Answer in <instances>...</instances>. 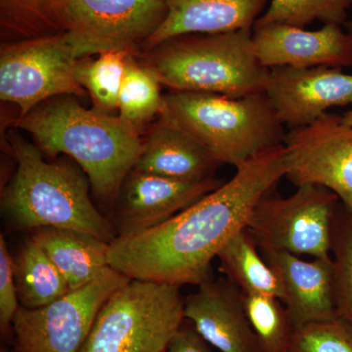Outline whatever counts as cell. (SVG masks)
<instances>
[{"mask_svg":"<svg viewBox=\"0 0 352 352\" xmlns=\"http://www.w3.org/2000/svg\"><path fill=\"white\" fill-rule=\"evenodd\" d=\"M286 175L284 145L264 150L236 168L230 180L151 229L117 237L109 266L129 279L200 286L233 236L247 228L256 204Z\"/></svg>","mask_w":352,"mask_h":352,"instance_id":"6da1fadb","label":"cell"},{"mask_svg":"<svg viewBox=\"0 0 352 352\" xmlns=\"http://www.w3.org/2000/svg\"><path fill=\"white\" fill-rule=\"evenodd\" d=\"M9 126L29 132L44 154L71 157L105 205H115L144 146L135 126L119 116L85 108L71 95L43 102Z\"/></svg>","mask_w":352,"mask_h":352,"instance_id":"7a4b0ae2","label":"cell"},{"mask_svg":"<svg viewBox=\"0 0 352 352\" xmlns=\"http://www.w3.org/2000/svg\"><path fill=\"white\" fill-rule=\"evenodd\" d=\"M7 143L17 164L1 195L2 214L11 228L72 229L108 244L116 240L117 231L92 203L89 180L80 166L46 162L36 146L14 131L7 134Z\"/></svg>","mask_w":352,"mask_h":352,"instance_id":"3957f363","label":"cell"},{"mask_svg":"<svg viewBox=\"0 0 352 352\" xmlns=\"http://www.w3.org/2000/svg\"><path fill=\"white\" fill-rule=\"evenodd\" d=\"M186 132L219 164L238 166L284 143V124L265 92L240 98L170 91L160 115Z\"/></svg>","mask_w":352,"mask_h":352,"instance_id":"277c9868","label":"cell"},{"mask_svg":"<svg viewBox=\"0 0 352 352\" xmlns=\"http://www.w3.org/2000/svg\"><path fill=\"white\" fill-rule=\"evenodd\" d=\"M140 54L171 91L240 98L265 91L270 75L254 54L252 29L184 34Z\"/></svg>","mask_w":352,"mask_h":352,"instance_id":"5b68a950","label":"cell"},{"mask_svg":"<svg viewBox=\"0 0 352 352\" xmlns=\"http://www.w3.org/2000/svg\"><path fill=\"white\" fill-rule=\"evenodd\" d=\"M184 320L179 286L131 279L99 310L80 352H166Z\"/></svg>","mask_w":352,"mask_h":352,"instance_id":"8992f818","label":"cell"},{"mask_svg":"<svg viewBox=\"0 0 352 352\" xmlns=\"http://www.w3.org/2000/svg\"><path fill=\"white\" fill-rule=\"evenodd\" d=\"M339 197L317 185H302L283 198L268 192L248 222L261 252H280L312 258H332L333 215Z\"/></svg>","mask_w":352,"mask_h":352,"instance_id":"52a82bcc","label":"cell"},{"mask_svg":"<svg viewBox=\"0 0 352 352\" xmlns=\"http://www.w3.org/2000/svg\"><path fill=\"white\" fill-rule=\"evenodd\" d=\"M78 61L65 32L2 43L0 99L15 104L18 117H24L55 97H83L87 91L76 78Z\"/></svg>","mask_w":352,"mask_h":352,"instance_id":"ba28073f","label":"cell"},{"mask_svg":"<svg viewBox=\"0 0 352 352\" xmlns=\"http://www.w3.org/2000/svg\"><path fill=\"white\" fill-rule=\"evenodd\" d=\"M131 281L108 267L82 288L45 307H20L12 322L16 352H80L109 296Z\"/></svg>","mask_w":352,"mask_h":352,"instance_id":"9c48e42d","label":"cell"},{"mask_svg":"<svg viewBox=\"0 0 352 352\" xmlns=\"http://www.w3.org/2000/svg\"><path fill=\"white\" fill-rule=\"evenodd\" d=\"M166 15L164 0H69L65 34L76 59L110 51L136 56Z\"/></svg>","mask_w":352,"mask_h":352,"instance_id":"30bf717a","label":"cell"},{"mask_svg":"<svg viewBox=\"0 0 352 352\" xmlns=\"http://www.w3.org/2000/svg\"><path fill=\"white\" fill-rule=\"evenodd\" d=\"M283 145L285 177L296 187L330 190L352 214V126L342 116L326 113L307 126L291 129Z\"/></svg>","mask_w":352,"mask_h":352,"instance_id":"8fae6325","label":"cell"},{"mask_svg":"<svg viewBox=\"0 0 352 352\" xmlns=\"http://www.w3.org/2000/svg\"><path fill=\"white\" fill-rule=\"evenodd\" d=\"M224 182L215 178L182 182L132 170L115 203L118 237L144 232L197 203Z\"/></svg>","mask_w":352,"mask_h":352,"instance_id":"7c38bea8","label":"cell"},{"mask_svg":"<svg viewBox=\"0 0 352 352\" xmlns=\"http://www.w3.org/2000/svg\"><path fill=\"white\" fill-rule=\"evenodd\" d=\"M265 94L282 124L307 126L329 109L352 104V75L329 67L270 69Z\"/></svg>","mask_w":352,"mask_h":352,"instance_id":"4fadbf2b","label":"cell"},{"mask_svg":"<svg viewBox=\"0 0 352 352\" xmlns=\"http://www.w3.org/2000/svg\"><path fill=\"white\" fill-rule=\"evenodd\" d=\"M254 54L265 68H352V34L329 24L317 31L294 25H254Z\"/></svg>","mask_w":352,"mask_h":352,"instance_id":"5bb4252c","label":"cell"},{"mask_svg":"<svg viewBox=\"0 0 352 352\" xmlns=\"http://www.w3.org/2000/svg\"><path fill=\"white\" fill-rule=\"evenodd\" d=\"M184 319L220 352H258L242 292L226 278H212L184 298Z\"/></svg>","mask_w":352,"mask_h":352,"instance_id":"9a60e30c","label":"cell"},{"mask_svg":"<svg viewBox=\"0 0 352 352\" xmlns=\"http://www.w3.org/2000/svg\"><path fill=\"white\" fill-rule=\"evenodd\" d=\"M261 252L281 280V302L296 330L307 324L337 318L333 258L305 261L287 252Z\"/></svg>","mask_w":352,"mask_h":352,"instance_id":"2e32d148","label":"cell"},{"mask_svg":"<svg viewBox=\"0 0 352 352\" xmlns=\"http://www.w3.org/2000/svg\"><path fill=\"white\" fill-rule=\"evenodd\" d=\"M168 15L142 52L175 36L252 29L268 0H164Z\"/></svg>","mask_w":352,"mask_h":352,"instance_id":"e0dca14e","label":"cell"},{"mask_svg":"<svg viewBox=\"0 0 352 352\" xmlns=\"http://www.w3.org/2000/svg\"><path fill=\"white\" fill-rule=\"evenodd\" d=\"M219 164L186 132L159 116L133 170L182 182L212 178Z\"/></svg>","mask_w":352,"mask_h":352,"instance_id":"ac0fdd59","label":"cell"},{"mask_svg":"<svg viewBox=\"0 0 352 352\" xmlns=\"http://www.w3.org/2000/svg\"><path fill=\"white\" fill-rule=\"evenodd\" d=\"M36 241L63 275L69 291L82 288L109 266L110 244L90 234L72 229L44 227L32 231Z\"/></svg>","mask_w":352,"mask_h":352,"instance_id":"d6986e66","label":"cell"},{"mask_svg":"<svg viewBox=\"0 0 352 352\" xmlns=\"http://www.w3.org/2000/svg\"><path fill=\"white\" fill-rule=\"evenodd\" d=\"M217 258L219 270L242 293L283 300L281 280L264 259L248 228L233 236L220 250Z\"/></svg>","mask_w":352,"mask_h":352,"instance_id":"ffe728a7","label":"cell"},{"mask_svg":"<svg viewBox=\"0 0 352 352\" xmlns=\"http://www.w3.org/2000/svg\"><path fill=\"white\" fill-rule=\"evenodd\" d=\"M13 271L21 307H45L71 292L63 275L32 237L14 256Z\"/></svg>","mask_w":352,"mask_h":352,"instance_id":"44dd1931","label":"cell"},{"mask_svg":"<svg viewBox=\"0 0 352 352\" xmlns=\"http://www.w3.org/2000/svg\"><path fill=\"white\" fill-rule=\"evenodd\" d=\"M69 0H0L2 43L62 34Z\"/></svg>","mask_w":352,"mask_h":352,"instance_id":"7402d4cb","label":"cell"},{"mask_svg":"<svg viewBox=\"0 0 352 352\" xmlns=\"http://www.w3.org/2000/svg\"><path fill=\"white\" fill-rule=\"evenodd\" d=\"M133 55L129 51H110L95 60L78 59L76 80L91 97L94 109L109 113L117 110L127 64Z\"/></svg>","mask_w":352,"mask_h":352,"instance_id":"603a6c76","label":"cell"},{"mask_svg":"<svg viewBox=\"0 0 352 352\" xmlns=\"http://www.w3.org/2000/svg\"><path fill=\"white\" fill-rule=\"evenodd\" d=\"M161 82L147 65L131 56L119 95L120 119L142 131L144 124L160 115L163 96Z\"/></svg>","mask_w":352,"mask_h":352,"instance_id":"cb8c5ba5","label":"cell"},{"mask_svg":"<svg viewBox=\"0 0 352 352\" xmlns=\"http://www.w3.org/2000/svg\"><path fill=\"white\" fill-rule=\"evenodd\" d=\"M245 315L258 352H289L296 329L279 298L242 293Z\"/></svg>","mask_w":352,"mask_h":352,"instance_id":"d4e9b609","label":"cell"},{"mask_svg":"<svg viewBox=\"0 0 352 352\" xmlns=\"http://www.w3.org/2000/svg\"><path fill=\"white\" fill-rule=\"evenodd\" d=\"M352 0H271L254 25L281 24L303 28L315 20L325 25H344Z\"/></svg>","mask_w":352,"mask_h":352,"instance_id":"484cf974","label":"cell"},{"mask_svg":"<svg viewBox=\"0 0 352 352\" xmlns=\"http://www.w3.org/2000/svg\"><path fill=\"white\" fill-rule=\"evenodd\" d=\"M332 258L338 317L352 326V214L342 203L333 215Z\"/></svg>","mask_w":352,"mask_h":352,"instance_id":"4316f807","label":"cell"},{"mask_svg":"<svg viewBox=\"0 0 352 352\" xmlns=\"http://www.w3.org/2000/svg\"><path fill=\"white\" fill-rule=\"evenodd\" d=\"M289 352H352V326L340 317L296 329Z\"/></svg>","mask_w":352,"mask_h":352,"instance_id":"83f0119b","label":"cell"},{"mask_svg":"<svg viewBox=\"0 0 352 352\" xmlns=\"http://www.w3.org/2000/svg\"><path fill=\"white\" fill-rule=\"evenodd\" d=\"M21 305L14 278L13 258L9 254L4 236H0V329L6 333Z\"/></svg>","mask_w":352,"mask_h":352,"instance_id":"f1b7e54d","label":"cell"},{"mask_svg":"<svg viewBox=\"0 0 352 352\" xmlns=\"http://www.w3.org/2000/svg\"><path fill=\"white\" fill-rule=\"evenodd\" d=\"M185 321V320H184ZM190 323V322H189ZM166 352H212L208 344L200 333L197 332L191 323L184 322L175 337L170 340Z\"/></svg>","mask_w":352,"mask_h":352,"instance_id":"f546056e","label":"cell"},{"mask_svg":"<svg viewBox=\"0 0 352 352\" xmlns=\"http://www.w3.org/2000/svg\"><path fill=\"white\" fill-rule=\"evenodd\" d=\"M342 120L346 126H352V110L344 113L342 116Z\"/></svg>","mask_w":352,"mask_h":352,"instance_id":"4dcf8cb0","label":"cell"},{"mask_svg":"<svg viewBox=\"0 0 352 352\" xmlns=\"http://www.w3.org/2000/svg\"><path fill=\"white\" fill-rule=\"evenodd\" d=\"M344 28L346 29V32L352 34V21H346L344 24Z\"/></svg>","mask_w":352,"mask_h":352,"instance_id":"1f68e13d","label":"cell"},{"mask_svg":"<svg viewBox=\"0 0 352 352\" xmlns=\"http://www.w3.org/2000/svg\"><path fill=\"white\" fill-rule=\"evenodd\" d=\"M1 352H8V351H6V349H2Z\"/></svg>","mask_w":352,"mask_h":352,"instance_id":"d6a6232c","label":"cell"}]
</instances>
